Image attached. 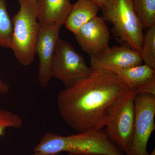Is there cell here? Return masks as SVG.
<instances>
[{"label": "cell", "instance_id": "obj_11", "mask_svg": "<svg viewBox=\"0 0 155 155\" xmlns=\"http://www.w3.org/2000/svg\"><path fill=\"white\" fill-rule=\"evenodd\" d=\"M38 20L42 25H64L72 4L70 0H38Z\"/></svg>", "mask_w": 155, "mask_h": 155}, {"label": "cell", "instance_id": "obj_10", "mask_svg": "<svg viewBox=\"0 0 155 155\" xmlns=\"http://www.w3.org/2000/svg\"><path fill=\"white\" fill-rule=\"evenodd\" d=\"M74 34L81 48L90 57L100 54L109 47L110 31L102 17H95Z\"/></svg>", "mask_w": 155, "mask_h": 155}, {"label": "cell", "instance_id": "obj_17", "mask_svg": "<svg viewBox=\"0 0 155 155\" xmlns=\"http://www.w3.org/2000/svg\"><path fill=\"white\" fill-rule=\"evenodd\" d=\"M23 125V119L21 116L0 108V138L5 135L8 128L19 129Z\"/></svg>", "mask_w": 155, "mask_h": 155}, {"label": "cell", "instance_id": "obj_22", "mask_svg": "<svg viewBox=\"0 0 155 155\" xmlns=\"http://www.w3.org/2000/svg\"><path fill=\"white\" fill-rule=\"evenodd\" d=\"M69 155H75V154H69Z\"/></svg>", "mask_w": 155, "mask_h": 155}, {"label": "cell", "instance_id": "obj_7", "mask_svg": "<svg viewBox=\"0 0 155 155\" xmlns=\"http://www.w3.org/2000/svg\"><path fill=\"white\" fill-rule=\"evenodd\" d=\"M134 108L133 138L126 155H148L147 146L155 129V95L137 94L134 100Z\"/></svg>", "mask_w": 155, "mask_h": 155}, {"label": "cell", "instance_id": "obj_8", "mask_svg": "<svg viewBox=\"0 0 155 155\" xmlns=\"http://www.w3.org/2000/svg\"><path fill=\"white\" fill-rule=\"evenodd\" d=\"M61 28V26L55 24H39L35 54L39 58V83L43 88L48 86L52 78V62L57 43L60 38Z\"/></svg>", "mask_w": 155, "mask_h": 155}, {"label": "cell", "instance_id": "obj_1", "mask_svg": "<svg viewBox=\"0 0 155 155\" xmlns=\"http://www.w3.org/2000/svg\"><path fill=\"white\" fill-rule=\"evenodd\" d=\"M130 88L114 73L93 69L58 94V109L68 126L78 132L103 129L120 97Z\"/></svg>", "mask_w": 155, "mask_h": 155}, {"label": "cell", "instance_id": "obj_19", "mask_svg": "<svg viewBox=\"0 0 155 155\" xmlns=\"http://www.w3.org/2000/svg\"><path fill=\"white\" fill-rule=\"evenodd\" d=\"M99 6L101 10H102L105 5L107 0H92Z\"/></svg>", "mask_w": 155, "mask_h": 155}, {"label": "cell", "instance_id": "obj_21", "mask_svg": "<svg viewBox=\"0 0 155 155\" xmlns=\"http://www.w3.org/2000/svg\"><path fill=\"white\" fill-rule=\"evenodd\" d=\"M148 155H155V150H153L152 152L151 153L149 154Z\"/></svg>", "mask_w": 155, "mask_h": 155}, {"label": "cell", "instance_id": "obj_14", "mask_svg": "<svg viewBox=\"0 0 155 155\" xmlns=\"http://www.w3.org/2000/svg\"><path fill=\"white\" fill-rule=\"evenodd\" d=\"M143 28L155 25V0H131Z\"/></svg>", "mask_w": 155, "mask_h": 155}, {"label": "cell", "instance_id": "obj_18", "mask_svg": "<svg viewBox=\"0 0 155 155\" xmlns=\"http://www.w3.org/2000/svg\"><path fill=\"white\" fill-rule=\"evenodd\" d=\"M10 90L9 84L2 80L0 78V96L2 95L7 94Z\"/></svg>", "mask_w": 155, "mask_h": 155}, {"label": "cell", "instance_id": "obj_5", "mask_svg": "<svg viewBox=\"0 0 155 155\" xmlns=\"http://www.w3.org/2000/svg\"><path fill=\"white\" fill-rule=\"evenodd\" d=\"M137 94L135 90L130 87L120 97L111 110L105 127L110 138L125 155L133 138Z\"/></svg>", "mask_w": 155, "mask_h": 155}, {"label": "cell", "instance_id": "obj_15", "mask_svg": "<svg viewBox=\"0 0 155 155\" xmlns=\"http://www.w3.org/2000/svg\"><path fill=\"white\" fill-rule=\"evenodd\" d=\"M139 53L145 64L155 69V25L147 28Z\"/></svg>", "mask_w": 155, "mask_h": 155}, {"label": "cell", "instance_id": "obj_6", "mask_svg": "<svg viewBox=\"0 0 155 155\" xmlns=\"http://www.w3.org/2000/svg\"><path fill=\"white\" fill-rule=\"evenodd\" d=\"M92 70L70 43L59 38L52 62L51 77L69 87L88 76Z\"/></svg>", "mask_w": 155, "mask_h": 155}, {"label": "cell", "instance_id": "obj_16", "mask_svg": "<svg viewBox=\"0 0 155 155\" xmlns=\"http://www.w3.org/2000/svg\"><path fill=\"white\" fill-rule=\"evenodd\" d=\"M13 32L12 19L6 0H0V47L10 48Z\"/></svg>", "mask_w": 155, "mask_h": 155}, {"label": "cell", "instance_id": "obj_12", "mask_svg": "<svg viewBox=\"0 0 155 155\" xmlns=\"http://www.w3.org/2000/svg\"><path fill=\"white\" fill-rule=\"evenodd\" d=\"M101 10L92 0H78L69 11L65 27L74 34L81 27L97 16Z\"/></svg>", "mask_w": 155, "mask_h": 155}, {"label": "cell", "instance_id": "obj_4", "mask_svg": "<svg viewBox=\"0 0 155 155\" xmlns=\"http://www.w3.org/2000/svg\"><path fill=\"white\" fill-rule=\"evenodd\" d=\"M103 18L113 26L115 36L128 48L140 52L143 40V27L131 0H107L102 10Z\"/></svg>", "mask_w": 155, "mask_h": 155}, {"label": "cell", "instance_id": "obj_20", "mask_svg": "<svg viewBox=\"0 0 155 155\" xmlns=\"http://www.w3.org/2000/svg\"><path fill=\"white\" fill-rule=\"evenodd\" d=\"M31 155H58L56 154H47L43 153H34L33 154Z\"/></svg>", "mask_w": 155, "mask_h": 155}, {"label": "cell", "instance_id": "obj_9", "mask_svg": "<svg viewBox=\"0 0 155 155\" xmlns=\"http://www.w3.org/2000/svg\"><path fill=\"white\" fill-rule=\"evenodd\" d=\"M92 69L116 74L121 70L142 64L139 52L125 46L109 47L90 56Z\"/></svg>", "mask_w": 155, "mask_h": 155}, {"label": "cell", "instance_id": "obj_13", "mask_svg": "<svg viewBox=\"0 0 155 155\" xmlns=\"http://www.w3.org/2000/svg\"><path fill=\"white\" fill-rule=\"evenodd\" d=\"M116 75L129 87L136 91L148 81L155 78V69L146 64H141L123 69Z\"/></svg>", "mask_w": 155, "mask_h": 155}, {"label": "cell", "instance_id": "obj_3", "mask_svg": "<svg viewBox=\"0 0 155 155\" xmlns=\"http://www.w3.org/2000/svg\"><path fill=\"white\" fill-rule=\"evenodd\" d=\"M20 9L12 19L13 32L10 48L20 64L33 63L38 36V0H19Z\"/></svg>", "mask_w": 155, "mask_h": 155}, {"label": "cell", "instance_id": "obj_2", "mask_svg": "<svg viewBox=\"0 0 155 155\" xmlns=\"http://www.w3.org/2000/svg\"><path fill=\"white\" fill-rule=\"evenodd\" d=\"M33 151L56 154L65 152L79 155H125L103 129L68 136L49 132L43 136Z\"/></svg>", "mask_w": 155, "mask_h": 155}]
</instances>
